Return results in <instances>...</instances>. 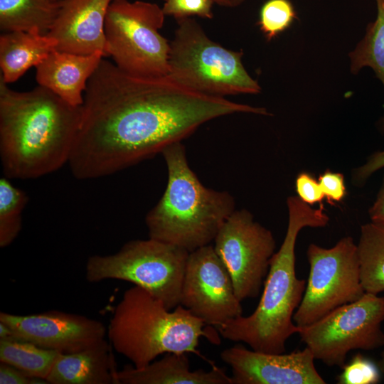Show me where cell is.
<instances>
[{"mask_svg": "<svg viewBox=\"0 0 384 384\" xmlns=\"http://www.w3.org/2000/svg\"><path fill=\"white\" fill-rule=\"evenodd\" d=\"M287 205L286 234L271 259L257 308L247 316L241 315L217 326L224 338L243 342L263 353H285L287 341L298 332L293 317L306 284L296 274L295 246L299 232L306 227H325L329 221L323 204L313 208L298 196H289Z\"/></svg>", "mask_w": 384, "mask_h": 384, "instance_id": "cell-3", "label": "cell"}, {"mask_svg": "<svg viewBox=\"0 0 384 384\" xmlns=\"http://www.w3.org/2000/svg\"><path fill=\"white\" fill-rule=\"evenodd\" d=\"M61 0H0V29L3 32L38 31L51 28Z\"/></svg>", "mask_w": 384, "mask_h": 384, "instance_id": "cell-20", "label": "cell"}, {"mask_svg": "<svg viewBox=\"0 0 384 384\" xmlns=\"http://www.w3.org/2000/svg\"><path fill=\"white\" fill-rule=\"evenodd\" d=\"M375 1L376 18L368 26L364 37L349 56L353 73L364 67L371 68L384 86V4L383 0ZM380 127L384 130V116Z\"/></svg>", "mask_w": 384, "mask_h": 384, "instance_id": "cell-23", "label": "cell"}, {"mask_svg": "<svg viewBox=\"0 0 384 384\" xmlns=\"http://www.w3.org/2000/svg\"><path fill=\"white\" fill-rule=\"evenodd\" d=\"M213 0H164L161 7L165 16H172L176 19L198 16L212 18Z\"/></svg>", "mask_w": 384, "mask_h": 384, "instance_id": "cell-27", "label": "cell"}, {"mask_svg": "<svg viewBox=\"0 0 384 384\" xmlns=\"http://www.w3.org/2000/svg\"><path fill=\"white\" fill-rule=\"evenodd\" d=\"M43 379L34 378L9 364L0 362V384H48Z\"/></svg>", "mask_w": 384, "mask_h": 384, "instance_id": "cell-31", "label": "cell"}, {"mask_svg": "<svg viewBox=\"0 0 384 384\" xmlns=\"http://www.w3.org/2000/svg\"><path fill=\"white\" fill-rule=\"evenodd\" d=\"M295 186L297 196L310 206L316 203H321L323 199L325 198L319 181L307 172L298 174Z\"/></svg>", "mask_w": 384, "mask_h": 384, "instance_id": "cell-29", "label": "cell"}, {"mask_svg": "<svg viewBox=\"0 0 384 384\" xmlns=\"http://www.w3.org/2000/svg\"><path fill=\"white\" fill-rule=\"evenodd\" d=\"M297 14L289 0H267L261 7L258 24L268 41L287 29Z\"/></svg>", "mask_w": 384, "mask_h": 384, "instance_id": "cell-25", "label": "cell"}, {"mask_svg": "<svg viewBox=\"0 0 384 384\" xmlns=\"http://www.w3.org/2000/svg\"><path fill=\"white\" fill-rule=\"evenodd\" d=\"M206 324L182 305L174 311L142 287L127 289L115 306L107 335L112 348L143 368L168 353H198L199 339L216 341Z\"/></svg>", "mask_w": 384, "mask_h": 384, "instance_id": "cell-5", "label": "cell"}, {"mask_svg": "<svg viewBox=\"0 0 384 384\" xmlns=\"http://www.w3.org/2000/svg\"><path fill=\"white\" fill-rule=\"evenodd\" d=\"M383 321L384 297L366 292L316 321L298 326L297 334L315 360L341 368L351 351L384 347Z\"/></svg>", "mask_w": 384, "mask_h": 384, "instance_id": "cell-9", "label": "cell"}, {"mask_svg": "<svg viewBox=\"0 0 384 384\" xmlns=\"http://www.w3.org/2000/svg\"><path fill=\"white\" fill-rule=\"evenodd\" d=\"M189 252L149 238L125 243L116 253L89 257L85 277L90 282L118 279L146 290L171 310L180 304Z\"/></svg>", "mask_w": 384, "mask_h": 384, "instance_id": "cell-7", "label": "cell"}, {"mask_svg": "<svg viewBox=\"0 0 384 384\" xmlns=\"http://www.w3.org/2000/svg\"><path fill=\"white\" fill-rule=\"evenodd\" d=\"M111 344L105 339L71 353H60L46 378L50 384H118Z\"/></svg>", "mask_w": 384, "mask_h": 384, "instance_id": "cell-17", "label": "cell"}, {"mask_svg": "<svg viewBox=\"0 0 384 384\" xmlns=\"http://www.w3.org/2000/svg\"><path fill=\"white\" fill-rule=\"evenodd\" d=\"M337 376L338 384H377L380 380V370L371 359L357 353L341 367Z\"/></svg>", "mask_w": 384, "mask_h": 384, "instance_id": "cell-26", "label": "cell"}, {"mask_svg": "<svg viewBox=\"0 0 384 384\" xmlns=\"http://www.w3.org/2000/svg\"><path fill=\"white\" fill-rule=\"evenodd\" d=\"M176 20L178 26L170 43L168 76L209 95L224 97L260 92L261 87L242 65V52L228 50L213 41L190 17Z\"/></svg>", "mask_w": 384, "mask_h": 384, "instance_id": "cell-6", "label": "cell"}, {"mask_svg": "<svg viewBox=\"0 0 384 384\" xmlns=\"http://www.w3.org/2000/svg\"><path fill=\"white\" fill-rule=\"evenodd\" d=\"M82 106L38 85L18 92L0 78V158L4 176L33 179L68 164Z\"/></svg>", "mask_w": 384, "mask_h": 384, "instance_id": "cell-2", "label": "cell"}, {"mask_svg": "<svg viewBox=\"0 0 384 384\" xmlns=\"http://www.w3.org/2000/svg\"><path fill=\"white\" fill-rule=\"evenodd\" d=\"M105 57L101 51L78 55L57 50L36 67V79L64 101L82 106L87 82Z\"/></svg>", "mask_w": 384, "mask_h": 384, "instance_id": "cell-16", "label": "cell"}, {"mask_svg": "<svg viewBox=\"0 0 384 384\" xmlns=\"http://www.w3.org/2000/svg\"><path fill=\"white\" fill-rule=\"evenodd\" d=\"M114 0H61L56 18L46 33L56 50L78 55L101 51L105 55V21Z\"/></svg>", "mask_w": 384, "mask_h": 384, "instance_id": "cell-15", "label": "cell"}, {"mask_svg": "<svg viewBox=\"0 0 384 384\" xmlns=\"http://www.w3.org/2000/svg\"><path fill=\"white\" fill-rule=\"evenodd\" d=\"M161 7L144 1L114 0L105 21V55L136 76H168L170 43L160 34Z\"/></svg>", "mask_w": 384, "mask_h": 384, "instance_id": "cell-8", "label": "cell"}, {"mask_svg": "<svg viewBox=\"0 0 384 384\" xmlns=\"http://www.w3.org/2000/svg\"><path fill=\"white\" fill-rule=\"evenodd\" d=\"M357 247L363 287L379 294L384 292V228L371 222L363 225Z\"/></svg>", "mask_w": 384, "mask_h": 384, "instance_id": "cell-21", "label": "cell"}, {"mask_svg": "<svg viewBox=\"0 0 384 384\" xmlns=\"http://www.w3.org/2000/svg\"><path fill=\"white\" fill-rule=\"evenodd\" d=\"M309 277L294 314L297 326L309 325L366 293L361 277L357 244L344 237L331 248L311 243L306 250Z\"/></svg>", "mask_w": 384, "mask_h": 384, "instance_id": "cell-10", "label": "cell"}, {"mask_svg": "<svg viewBox=\"0 0 384 384\" xmlns=\"http://www.w3.org/2000/svg\"><path fill=\"white\" fill-rule=\"evenodd\" d=\"M13 337L61 353H75L105 339L107 329L85 316L49 311L30 315L0 313Z\"/></svg>", "mask_w": 384, "mask_h": 384, "instance_id": "cell-13", "label": "cell"}, {"mask_svg": "<svg viewBox=\"0 0 384 384\" xmlns=\"http://www.w3.org/2000/svg\"><path fill=\"white\" fill-rule=\"evenodd\" d=\"M28 201L26 193L14 186L9 178H0V247L9 246L22 227V212Z\"/></svg>", "mask_w": 384, "mask_h": 384, "instance_id": "cell-24", "label": "cell"}, {"mask_svg": "<svg viewBox=\"0 0 384 384\" xmlns=\"http://www.w3.org/2000/svg\"><path fill=\"white\" fill-rule=\"evenodd\" d=\"M213 1L223 7L235 8L243 4L245 0H213Z\"/></svg>", "mask_w": 384, "mask_h": 384, "instance_id": "cell-33", "label": "cell"}, {"mask_svg": "<svg viewBox=\"0 0 384 384\" xmlns=\"http://www.w3.org/2000/svg\"><path fill=\"white\" fill-rule=\"evenodd\" d=\"M370 222L384 228V176L376 198L368 210Z\"/></svg>", "mask_w": 384, "mask_h": 384, "instance_id": "cell-32", "label": "cell"}, {"mask_svg": "<svg viewBox=\"0 0 384 384\" xmlns=\"http://www.w3.org/2000/svg\"><path fill=\"white\" fill-rule=\"evenodd\" d=\"M318 181L329 204L341 202L345 198L346 189L342 174L326 170L319 176Z\"/></svg>", "mask_w": 384, "mask_h": 384, "instance_id": "cell-28", "label": "cell"}, {"mask_svg": "<svg viewBox=\"0 0 384 384\" xmlns=\"http://www.w3.org/2000/svg\"><path fill=\"white\" fill-rule=\"evenodd\" d=\"M377 365L381 373H384V349L381 351Z\"/></svg>", "mask_w": 384, "mask_h": 384, "instance_id": "cell-34", "label": "cell"}, {"mask_svg": "<svg viewBox=\"0 0 384 384\" xmlns=\"http://www.w3.org/2000/svg\"><path fill=\"white\" fill-rule=\"evenodd\" d=\"M383 4H384V0H383Z\"/></svg>", "mask_w": 384, "mask_h": 384, "instance_id": "cell-35", "label": "cell"}, {"mask_svg": "<svg viewBox=\"0 0 384 384\" xmlns=\"http://www.w3.org/2000/svg\"><path fill=\"white\" fill-rule=\"evenodd\" d=\"M180 304L216 327L242 315L231 277L213 245L189 252Z\"/></svg>", "mask_w": 384, "mask_h": 384, "instance_id": "cell-12", "label": "cell"}, {"mask_svg": "<svg viewBox=\"0 0 384 384\" xmlns=\"http://www.w3.org/2000/svg\"><path fill=\"white\" fill-rule=\"evenodd\" d=\"M59 353L14 337L0 339V362L46 380Z\"/></svg>", "mask_w": 384, "mask_h": 384, "instance_id": "cell-22", "label": "cell"}, {"mask_svg": "<svg viewBox=\"0 0 384 384\" xmlns=\"http://www.w3.org/2000/svg\"><path fill=\"white\" fill-rule=\"evenodd\" d=\"M187 353H168L143 368L126 365L118 370V384H232L225 371L214 366L210 370H191Z\"/></svg>", "mask_w": 384, "mask_h": 384, "instance_id": "cell-18", "label": "cell"}, {"mask_svg": "<svg viewBox=\"0 0 384 384\" xmlns=\"http://www.w3.org/2000/svg\"><path fill=\"white\" fill-rule=\"evenodd\" d=\"M236 113L270 115L169 76L128 74L102 58L87 84L68 165L80 180L112 175L161 154L210 120Z\"/></svg>", "mask_w": 384, "mask_h": 384, "instance_id": "cell-1", "label": "cell"}, {"mask_svg": "<svg viewBox=\"0 0 384 384\" xmlns=\"http://www.w3.org/2000/svg\"><path fill=\"white\" fill-rule=\"evenodd\" d=\"M383 168H384V150L374 152L364 164L354 169L352 182L356 186H362L375 172Z\"/></svg>", "mask_w": 384, "mask_h": 384, "instance_id": "cell-30", "label": "cell"}, {"mask_svg": "<svg viewBox=\"0 0 384 384\" xmlns=\"http://www.w3.org/2000/svg\"><path fill=\"white\" fill-rule=\"evenodd\" d=\"M214 250L226 267L242 302L259 296L276 242L272 233L254 220L246 209L235 210L214 239Z\"/></svg>", "mask_w": 384, "mask_h": 384, "instance_id": "cell-11", "label": "cell"}, {"mask_svg": "<svg viewBox=\"0 0 384 384\" xmlns=\"http://www.w3.org/2000/svg\"><path fill=\"white\" fill-rule=\"evenodd\" d=\"M57 45L55 38L38 31L4 32L0 36V78L6 84L14 82L56 50Z\"/></svg>", "mask_w": 384, "mask_h": 384, "instance_id": "cell-19", "label": "cell"}, {"mask_svg": "<svg viewBox=\"0 0 384 384\" xmlns=\"http://www.w3.org/2000/svg\"><path fill=\"white\" fill-rule=\"evenodd\" d=\"M220 358L231 368L232 384H325L308 347L289 353H270L236 344Z\"/></svg>", "mask_w": 384, "mask_h": 384, "instance_id": "cell-14", "label": "cell"}, {"mask_svg": "<svg viewBox=\"0 0 384 384\" xmlns=\"http://www.w3.org/2000/svg\"><path fill=\"white\" fill-rule=\"evenodd\" d=\"M168 172L166 189L146 214L149 238L191 252L210 245L235 210L227 191L206 187L188 165L181 142L161 152Z\"/></svg>", "mask_w": 384, "mask_h": 384, "instance_id": "cell-4", "label": "cell"}]
</instances>
